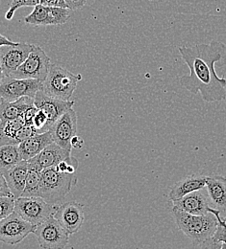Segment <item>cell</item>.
Wrapping results in <instances>:
<instances>
[{"mask_svg":"<svg viewBox=\"0 0 226 249\" xmlns=\"http://www.w3.org/2000/svg\"><path fill=\"white\" fill-rule=\"evenodd\" d=\"M179 53L190 68V74L180 77V85L191 93H200L206 103L226 99V79L219 77L216 66L226 65V44L212 40L210 43L181 46Z\"/></svg>","mask_w":226,"mask_h":249,"instance_id":"6da1fadb","label":"cell"},{"mask_svg":"<svg viewBox=\"0 0 226 249\" xmlns=\"http://www.w3.org/2000/svg\"><path fill=\"white\" fill-rule=\"evenodd\" d=\"M171 213L179 230L196 244L213 238L217 230L218 218L211 212L205 216H194L173 206Z\"/></svg>","mask_w":226,"mask_h":249,"instance_id":"7a4b0ae2","label":"cell"},{"mask_svg":"<svg viewBox=\"0 0 226 249\" xmlns=\"http://www.w3.org/2000/svg\"><path fill=\"white\" fill-rule=\"evenodd\" d=\"M77 184L76 174H66L58 171L56 167L41 171L40 197L47 203L57 206L63 201L71 188Z\"/></svg>","mask_w":226,"mask_h":249,"instance_id":"3957f363","label":"cell"},{"mask_svg":"<svg viewBox=\"0 0 226 249\" xmlns=\"http://www.w3.org/2000/svg\"><path fill=\"white\" fill-rule=\"evenodd\" d=\"M82 75L73 74L65 67L51 64L45 81L42 83V92L48 97L70 101Z\"/></svg>","mask_w":226,"mask_h":249,"instance_id":"277c9868","label":"cell"},{"mask_svg":"<svg viewBox=\"0 0 226 249\" xmlns=\"http://www.w3.org/2000/svg\"><path fill=\"white\" fill-rule=\"evenodd\" d=\"M57 206L47 203L41 197H24L16 199L15 212L33 225H39L55 214Z\"/></svg>","mask_w":226,"mask_h":249,"instance_id":"5b68a950","label":"cell"},{"mask_svg":"<svg viewBox=\"0 0 226 249\" xmlns=\"http://www.w3.org/2000/svg\"><path fill=\"white\" fill-rule=\"evenodd\" d=\"M34 235L42 249H64L68 244L69 235L60 223L51 216L36 226Z\"/></svg>","mask_w":226,"mask_h":249,"instance_id":"8992f818","label":"cell"},{"mask_svg":"<svg viewBox=\"0 0 226 249\" xmlns=\"http://www.w3.org/2000/svg\"><path fill=\"white\" fill-rule=\"evenodd\" d=\"M50 59L41 47L34 45L32 52L10 77L17 79H33L43 83L50 67Z\"/></svg>","mask_w":226,"mask_h":249,"instance_id":"52a82bcc","label":"cell"},{"mask_svg":"<svg viewBox=\"0 0 226 249\" xmlns=\"http://www.w3.org/2000/svg\"><path fill=\"white\" fill-rule=\"evenodd\" d=\"M40 90H42V83L38 80L5 77L0 84V99L6 102H15L23 97L34 99Z\"/></svg>","mask_w":226,"mask_h":249,"instance_id":"ba28073f","label":"cell"},{"mask_svg":"<svg viewBox=\"0 0 226 249\" xmlns=\"http://www.w3.org/2000/svg\"><path fill=\"white\" fill-rule=\"evenodd\" d=\"M36 225L27 222L15 211L0 221V242L10 246L21 243L31 233L34 234Z\"/></svg>","mask_w":226,"mask_h":249,"instance_id":"9c48e42d","label":"cell"},{"mask_svg":"<svg viewBox=\"0 0 226 249\" xmlns=\"http://www.w3.org/2000/svg\"><path fill=\"white\" fill-rule=\"evenodd\" d=\"M69 18V10L61 7H48L39 4L34 7L32 13L24 21L35 26L63 25Z\"/></svg>","mask_w":226,"mask_h":249,"instance_id":"30bf717a","label":"cell"},{"mask_svg":"<svg viewBox=\"0 0 226 249\" xmlns=\"http://www.w3.org/2000/svg\"><path fill=\"white\" fill-rule=\"evenodd\" d=\"M49 131L55 144L65 151L71 152L70 141L77 133V115L74 109L70 108L67 110L52 124Z\"/></svg>","mask_w":226,"mask_h":249,"instance_id":"8fae6325","label":"cell"},{"mask_svg":"<svg viewBox=\"0 0 226 249\" xmlns=\"http://www.w3.org/2000/svg\"><path fill=\"white\" fill-rule=\"evenodd\" d=\"M68 235L77 233L84 222V205L77 201H68L57 206L53 215Z\"/></svg>","mask_w":226,"mask_h":249,"instance_id":"7c38bea8","label":"cell"},{"mask_svg":"<svg viewBox=\"0 0 226 249\" xmlns=\"http://www.w3.org/2000/svg\"><path fill=\"white\" fill-rule=\"evenodd\" d=\"M74 101H62L48 97L40 90L34 98V106L47 117V130L63 114L73 107Z\"/></svg>","mask_w":226,"mask_h":249,"instance_id":"4fadbf2b","label":"cell"},{"mask_svg":"<svg viewBox=\"0 0 226 249\" xmlns=\"http://www.w3.org/2000/svg\"><path fill=\"white\" fill-rule=\"evenodd\" d=\"M34 44L20 43L13 46H3L0 48V61L5 77H10L32 52Z\"/></svg>","mask_w":226,"mask_h":249,"instance_id":"5bb4252c","label":"cell"},{"mask_svg":"<svg viewBox=\"0 0 226 249\" xmlns=\"http://www.w3.org/2000/svg\"><path fill=\"white\" fill-rule=\"evenodd\" d=\"M174 207L194 216H205L210 213L209 198L201 192L196 191L184 197L172 201Z\"/></svg>","mask_w":226,"mask_h":249,"instance_id":"9a60e30c","label":"cell"},{"mask_svg":"<svg viewBox=\"0 0 226 249\" xmlns=\"http://www.w3.org/2000/svg\"><path fill=\"white\" fill-rule=\"evenodd\" d=\"M71 152L65 151L54 142L48 145L41 154L28 160L34 163L37 168L41 172L47 168L55 167L62 161L67 160L71 157Z\"/></svg>","mask_w":226,"mask_h":249,"instance_id":"2e32d148","label":"cell"},{"mask_svg":"<svg viewBox=\"0 0 226 249\" xmlns=\"http://www.w3.org/2000/svg\"><path fill=\"white\" fill-rule=\"evenodd\" d=\"M53 143V139L49 130L36 133L30 138L21 142L19 145L20 153L22 157V160L28 161L41 154L48 145Z\"/></svg>","mask_w":226,"mask_h":249,"instance_id":"e0dca14e","label":"cell"},{"mask_svg":"<svg viewBox=\"0 0 226 249\" xmlns=\"http://www.w3.org/2000/svg\"><path fill=\"white\" fill-rule=\"evenodd\" d=\"M207 177L202 175H191L177 183H175L168 194V198L171 201L180 199L185 196L196 191H200L206 187Z\"/></svg>","mask_w":226,"mask_h":249,"instance_id":"ac0fdd59","label":"cell"},{"mask_svg":"<svg viewBox=\"0 0 226 249\" xmlns=\"http://www.w3.org/2000/svg\"><path fill=\"white\" fill-rule=\"evenodd\" d=\"M28 172V162L22 160L15 167L7 171L3 174L8 187L13 195V196L17 199L21 196L26 182V177Z\"/></svg>","mask_w":226,"mask_h":249,"instance_id":"d6986e66","label":"cell"},{"mask_svg":"<svg viewBox=\"0 0 226 249\" xmlns=\"http://www.w3.org/2000/svg\"><path fill=\"white\" fill-rule=\"evenodd\" d=\"M206 188L209 200L221 213L226 211V178L223 176L207 177Z\"/></svg>","mask_w":226,"mask_h":249,"instance_id":"ffe728a7","label":"cell"},{"mask_svg":"<svg viewBox=\"0 0 226 249\" xmlns=\"http://www.w3.org/2000/svg\"><path fill=\"white\" fill-rule=\"evenodd\" d=\"M34 105V99L23 97L15 102H0V122H7L22 116L27 107Z\"/></svg>","mask_w":226,"mask_h":249,"instance_id":"44dd1931","label":"cell"},{"mask_svg":"<svg viewBox=\"0 0 226 249\" xmlns=\"http://www.w3.org/2000/svg\"><path fill=\"white\" fill-rule=\"evenodd\" d=\"M24 124L25 121L22 116L12 121L0 122V147L5 145H17V133Z\"/></svg>","mask_w":226,"mask_h":249,"instance_id":"7402d4cb","label":"cell"},{"mask_svg":"<svg viewBox=\"0 0 226 249\" xmlns=\"http://www.w3.org/2000/svg\"><path fill=\"white\" fill-rule=\"evenodd\" d=\"M22 161L18 145L0 147V173L4 174Z\"/></svg>","mask_w":226,"mask_h":249,"instance_id":"603a6c76","label":"cell"},{"mask_svg":"<svg viewBox=\"0 0 226 249\" xmlns=\"http://www.w3.org/2000/svg\"><path fill=\"white\" fill-rule=\"evenodd\" d=\"M28 162V172L26 177L25 188L21 195L24 197H40V188H41V172L37 168V166Z\"/></svg>","mask_w":226,"mask_h":249,"instance_id":"cb8c5ba5","label":"cell"},{"mask_svg":"<svg viewBox=\"0 0 226 249\" xmlns=\"http://www.w3.org/2000/svg\"><path fill=\"white\" fill-rule=\"evenodd\" d=\"M40 1L41 0H12L10 8L6 12L5 18L11 20L18 9L22 7H35L40 4Z\"/></svg>","mask_w":226,"mask_h":249,"instance_id":"d4e9b609","label":"cell"},{"mask_svg":"<svg viewBox=\"0 0 226 249\" xmlns=\"http://www.w3.org/2000/svg\"><path fill=\"white\" fill-rule=\"evenodd\" d=\"M15 202L16 198L14 196L0 197V221L15 211Z\"/></svg>","mask_w":226,"mask_h":249,"instance_id":"484cf974","label":"cell"},{"mask_svg":"<svg viewBox=\"0 0 226 249\" xmlns=\"http://www.w3.org/2000/svg\"><path fill=\"white\" fill-rule=\"evenodd\" d=\"M32 125L39 133L47 131V117L41 110L38 109L36 115L33 118Z\"/></svg>","mask_w":226,"mask_h":249,"instance_id":"4316f807","label":"cell"},{"mask_svg":"<svg viewBox=\"0 0 226 249\" xmlns=\"http://www.w3.org/2000/svg\"><path fill=\"white\" fill-rule=\"evenodd\" d=\"M64 1L68 10L76 11V10L82 9L86 5L88 0H64Z\"/></svg>","mask_w":226,"mask_h":249,"instance_id":"83f0119b","label":"cell"},{"mask_svg":"<svg viewBox=\"0 0 226 249\" xmlns=\"http://www.w3.org/2000/svg\"><path fill=\"white\" fill-rule=\"evenodd\" d=\"M37 111H38V108L34 105L30 106L29 107L26 108V110L22 114V117H23V119L25 121V124H32L33 118L36 115Z\"/></svg>","mask_w":226,"mask_h":249,"instance_id":"f1b7e54d","label":"cell"},{"mask_svg":"<svg viewBox=\"0 0 226 249\" xmlns=\"http://www.w3.org/2000/svg\"><path fill=\"white\" fill-rule=\"evenodd\" d=\"M2 196H13V195L8 187L3 174L0 173V197Z\"/></svg>","mask_w":226,"mask_h":249,"instance_id":"f546056e","label":"cell"},{"mask_svg":"<svg viewBox=\"0 0 226 249\" xmlns=\"http://www.w3.org/2000/svg\"><path fill=\"white\" fill-rule=\"evenodd\" d=\"M40 4L48 7H61L66 8L64 0H41ZM67 9V8H66Z\"/></svg>","mask_w":226,"mask_h":249,"instance_id":"4dcf8cb0","label":"cell"},{"mask_svg":"<svg viewBox=\"0 0 226 249\" xmlns=\"http://www.w3.org/2000/svg\"><path fill=\"white\" fill-rule=\"evenodd\" d=\"M221 248H222V244L216 242L213 238L201 244V249H221Z\"/></svg>","mask_w":226,"mask_h":249,"instance_id":"1f68e13d","label":"cell"},{"mask_svg":"<svg viewBox=\"0 0 226 249\" xmlns=\"http://www.w3.org/2000/svg\"><path fill=\"white\" fill-rule=\"evenodd\" d=\"M84 144H85V141L83 140V138L77 134L70 141L71 148L76 149V150H81L84 147Z\"/></svg>","mask_w":226,"mask_h":249,"instance_id":"d6a6232c","label":"cell"},{"mask_svg":"<svg viewBox=\"0 0 226 249\" xmlns=\"http://www.w3.org/2000/svg\"><path fill=\"white\" fill-rule=\"evenodd\" d=\"M4 78H5V75H4V72H3V69H2V65H1V61H0V84L2 83Z\"/></svg>","mask_w":226,"mask_h":249,"instance_id":"836d02e7","label":"cell"},{"mask_svg":"<svg viewBox=\"0 0 226 249\" xmlns=\"http://www.w3.org/2000/svg\"><path fill=\"white\" fill-rule=\"evenodd\" d=\"M221 249H226V244H223V245H222V248H221Z\"/></svg>","mask_w":226,"mask_h":249,"instance_id":"e575fe53","label":"cell"},{"mask_svg":"<svg viewBox=\"0 0 226 249\" xmlns=\"http://www.w3.org/2000/svg\"><path fill=\"white\" fill-rule=\"evenodd\" d=\"M1 101H2V100H1V99H0V102H1Z\"/></svg>","mask_w":226,"mask_h":249,"instance_id":"d590c367","label":"cell"}]
</instances>
